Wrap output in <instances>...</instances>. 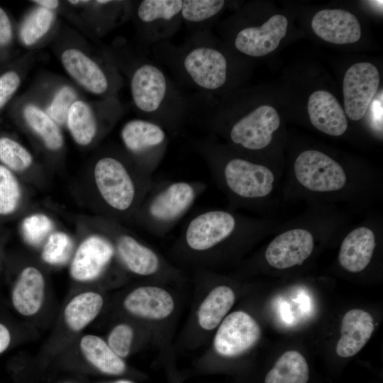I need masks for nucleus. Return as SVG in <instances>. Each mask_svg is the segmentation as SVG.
<instances>
[{
    "label": "nucleus",
    "mask_w": 383,
    "mask_h": 383,
    "mask_svg": "<svg viewBox=\"0 0 383 383\" xmlns=\"http://www.w3.org/2000/svg\"><path fill=\"white\" fill-rule=\"evenodd\" d=\"M374 329L372 316L367 311L355 309L346 312L340 326V337L335 352L342 357L357 354L370 340Z\"/></svg>",
    "instance_id": "24"
},
{
    "label": "nucleus",
    "mask_w": 383,
    "mask_h": 383,
    "mask_svg": "<svg viewBox=\"0 0 383 383\" xmlns=\"http://www.w3.org/2000/svg\"><path fill=\"white\" fill-rule=\"evenodd\" d=\"M73 243L70 237L62 231L51 233L44 245L42 258L50 265H62L70 258Z\"/></svg>",
    "instance_id": "37"
},
{
    "label": "nucleus",
    "mask_w": 383,
    "mask_h": 383,
    "mask_svg": "<svg viewBox=\"0 0 383 383\" xmlns=\"http://www.w3.org/2000/svg\"><path fill=\"white\" fill-rule=\"evenodd\" d=\"M158 60L166 65L179 82L210 95L227 81L225 55L211 43L209 30L196 32L179 46L154 45Z\"/></svg>",
    "instance_id": "2"
},
{
    "label": "nucleus",
    "mask_w": 383,
    "mask_h": 383,
    "mask_svg": "<svg viewBox=\"0 0 383 383\" xmlns=\"http://www.w3.org/2000/svg\"><path fill=\"white\" fill-rule=\"evenodd\" d=\"M280 119L271 106L262 105L240 118L231 128L230 139L235 145L249 150L267 147L272 133L279 128Z\"/></svg>",
    "instance_id": "16"
},
{
    "label": "nucleus",
    "mask_w": 383,
    "mask_h": 383,
    "mask_svg": "<svg viewBox=\"0 0 383 383\" xmlns=\"http://www.w3.org/2000/svg\"><path fill=\"white\" fill-rule=\"evenodd\" d=\"M120 136L125 150L138 162L139 170L152 177L169 143L167 131L150 120L133 118L123 124Z\"/></svg>",
    "instance_id": "7"
},
{
    "label": "nucleus",
    "mask_w": 383,
    "mask_h": 383,
    "mask_svg": "<svg viewBox=\"0 0 383 383\" xmlns=\"http://www.w3.org/2000/svg\"><path fill=\"white\" fill-rule=\"evenodd\" d=\"M114 383H133V382L128 380H118Z\"/></svg>",
    "instance_id": "44"
},
{
    "label": "nucleus",
    "mask_w": 383,
    "mask_h": 383,
    "mask_svg": "<svg viewBox=\"0 0 383 383\" xmlns=\"http://www.w3.org/2000/svg\"><path fill=\"white\" fill-rule=\"evenodd\" d=\"M182 0H143L133 3L132 17L137 36L144 45L164 43L182 22Z\"/></svg>",
    "instance_id": "8"
},
{
    "label": "nucleus",
    "mask_w": 383,
    "mask_h": 383,
    "mask_svg": "<svg viewBox=\"0 0 383 383\" xmlns=\"http://www.w3.org/2000/svg\"><path fill=\"white\" fill-rule=\"evenodd\" d=\"M370 118L372 124L378 130L382 128V91L379 93L375 99L372 100L370 106Z\"/></svg>",
    "instance_id": "41"
},
{
    "label": "nucleus",
    "mask_w": 383,
    "mask_h": 383,
    "mask_svg": "<svg viewBox=\"0 0 383 383\" xmlns=\"http://www.w3.org/2000/svg\"><path fill=\"white\" fill-rule=\"evenodd\" d=\"M308 113L313 126L328 135L339 136L347 130L346 115L338 101L328 91L313 92L308 101Z\"/></svg>",
    "instance_id": "23"
},
{
    "label": "nucleus",
    "mask_w": 383,
    "mask_h": 383,
    "mask_svg": "<svg viewBox=\"0 0 383 383\" xmlns=\"http://www.w3.org/2000/svg\"><path fill=\"white\" fill-rule=\"evenodd\" d=\"M133 1L112 0L65 1V14L83 30L101 37L132 17Z\"/></svg>",
    "instance_id": "9"
},
{
    "label": "nucleus",
    "mask_w": 383,
    "mask_h": 383,
    "mask_svg": "<svg viewBox=\"0 0 383 383\" xmlns=\"http://www.w3.org/2000/svg\"><path fill=\"white\" fill-rule=\"evenodd\" d=\"M115 252L113 244L106 237L91 235L79 245L71 263L70 273L77 281L97 278L111 262Z\"/></svg>",
    "instance_id": "19"
},
{
    "label": "nucleus",
    "mask_w": 383,
    "mask_h": 383,
    "mask_svg": "<svg viewBox=\"0 0 383 383\" xmlns=\"http://www.w3.org/2000/svg\"><path fill=\"white\" fill-rule=\"evenodd\" d=\"M33 4L40 6L47 9L52 10L57 12L60 15V12L63 6V1L59 0H35L30 1Z\"/></svg>",
    "instance_id": "42"
},
{
    "label": "nucleus",
    "mask_w": 383,
    "mask_h": 383,
    "mask_svg": "<svg viewBox=\"0 0 383 383\" xmlns=\"http://www.w3.org/2000/svg\"><path fill=\"white\" fill-rule=\"evenodd\" d=\"M297 180L306 188L314 192H331L342 189L346 182L343 167L321 151L302 152L294 162Z\"/></svg>",
    "instance_id": "11"
},
{
    "label": "nucleus",
    "mask_w": 383,
    "mask_h": 383,
    "mask_svg": "<svg viewBox=\"0 0 383 383\" xmlns=\"http://www.w3.org/2000/svg\"><path fill=\"white\" fill-rule=\"evenodd\" d=\"M152 185L142 201V214L145 227L155 233L170 231L189 211L205 187L202 183L187 181Z\"/></svg>",
    "instance_id": "5"
},
{
    "label": "nucleus",
    "mask_w": 383,
    "mask_h": 383,
    "mask_svg": "<svg viewBox=\"0 0 383 383\" xmlns=\"http://www.w3.org/2000/svg\"><path fill=\"white\" fill-rule=\"evenodd\" d=\"M12 171L0 164V215L13 213L21 199L20 184Z\"/></svg>",
    "instance_id": "36"
},
{
    "label": "nucleus",
    "mask_w": 383,
    "mask_h": 383,
    "mask_svg": "<svg viewBox=\"0 0 383 383\" xmlns=\"http://www.w3.org/2000/svg\"><path fill=\"white\" fill-rule=\"evenodd\" d=\"M313 32L325 41L334 44H348L358 41L361 26L353 13L343 9H323L311 21Z\"/></svg>",
    "instance_id": "22"
},
{
    "label": "nucleus",
    "mask_w": 383,
    "mask_h": 383,
    "mask_svg": "<svg viewBox=\"0 0 383 383\" xmlns=\"http://www.w3.org/2000/svg\"><path fill=\"white\" fill-rule=\"evenodd\" d=\"M114 248L123 265L134 274L151 276L160 268L157 254L129 234L119 235Z\"/></svg>",
    "instance_id": "26"
},
{
    "label": "nucleus",
    "mask_w": 383,
    "mask_h": 383,
    "mask_svg": "<svg viewBox=\"0 0 383 383\" xmlns=\"http://www.w3.org/2000/svg\"><path fill=\"white\" fill-rule=\"evenodd\" d=\"M174 306V300L166 290L152 286L138 287L124 300V306L130 313L152 320L167 317L172 313Z\"/></svg>",
    "instance_id": "25"
},
{
    "label": "nucleus",
    "mask_w": 383,
    "mask_h": 383,
    "mask_svg": "<svg viewBox=\"0 0 383 383\" xmlns=\"http://www.w3.org/2000/svg\"><path fill=\"white\" fill-rule=\"evenodd\" d=\"M9 115L21 123L50 152H60L65 145L62 127L59 126L26 91L7 108Z\"/></svg>",
    "instance_id": "10"
},
{
    "label": "nucleus",
    "mask_w": 383,
    "mask_h": 383,
    "mask_svg": "<svg viewBox=\"0 0 383 383\" xmlns=\"http://www.w3.org/2000/svg\"><path fill=\"white\" fill-rule=\"evenodd\" d=\"M52 228V220L43 213H33L26 216L21 226L24 240L33 246L40 245L50 235Z\"/></svg>",
    "instance_id": "38"
},
{
    "label": "nucleus",
    "mask_w": 383,
    "mask_h": 383,
    "mask_svg": "<svg viewBox=\"0 0 383 383\" xmlns=\"http://www.w3.org/2000/svg\"><path fill=\"white\" fill-rule=\"evenodd\" d=\"M58 16L55 11L33 4L16 22L17 43L30 52L52 43L61 27Z\"/></svg>",
    "instance_id": "18"
},
{
    "label": "nucleus",
    "mask_w": 383,
    "mask_h": 383,
    "mask_svg": "<svg viewBox=\"0 0 383 383\" xmlns=\"http://www.w3.org/2000/svg\"><path fill=\"white\" fill-rule=\"evenodd\" d=\"M33 163L31 152L21 143L8 135H0V164L13 172L29 169Z\"/></svg>",
    "instance_id": "34"
},
{
    "label": "nucleus",
    "mask_w": 383,
    "mask_h": 383,
    "mask_svg": "<svg viewBox=\"0 0 383 383\" xmlns=\"http://www.w3.org/2000/svg\"><path fill=\"white\" fill-rule=\"evenodd\" d=\"M94 179L102 201L118 213L135 209L152 185L151 177L137 179L125 162L114 155H104L96 161Z\"/></svg>",
    "instance_id": "4"
},
{
    "label": "nucleus",
    "mask_w": 383,
    "mask_h": 383,
    "mask_svg": "<svg viewBox=\"0 0 383 383\" xmlns=\"http://www.w3.org/2000/svg\"><path fill=\"white\" fill-rule=\"evenodd\" d=\"M225 4L223 0H184L181 10L182 21L201 28L220 13Z\"/></svg>",
    "instance_id": "35"
},
{
    "label": "nucleus",
    "mask_w": 383,
    "mask_h": 383,
    "mask_svg": "<svg viewBox=\"0 0 383 383\" xmlns=\"http://www.w3.org/2000/svg\"><path fill=\"white\" fill-rule=\"evenodd\" d=\"M223 176L227 187L245 199L267 196L273 188L274 175L265 166L235 157L226 162Z\"/></svg>",
    "instance_id": "15"
},
{
    "label": "nucleus",
    "mask_w": 383,
    "mask_h": 383,
    "mask_svg": "<svg viewBox=\"0 0 383 383\" xmlns=\"http://www.w3.org/2000/svg\"><path fill=\"white\" fill-rule=\"evenodd\" d=\"M235 227L236 220L231 213L208 210L191 218L184 230V240L192 250L208 251L229 238Z\"/></svg>",
    "instance_id": "13"
},
{
    "label": "nucleus",
    "mask_w": 383,
    "mask_h": 383,
    "mask_svg": "<svg viewBox=\"0 0 383 383\" xmlns=\"http://www.w3.org/2000/svg\"><path fill=\"white\" fill-rule=\"evenodd\" d=\"M44 285L43 277L38 269L25 268L12 292V303L16 311L24 316L37 313L43 303Z\"/></svg>",
    "instance_id": "28"
},
{
    "label": "nucleus",
    "mask_w": 383,
    "mask_h": 383,
    "mask_svg": "<svg viewBox=\"0 0 383 383\" xmlns=\"http://www.w3.org/2000/svg\"><path fill=\"white\" fill-rule=\"evenodd\" d=\"M80 348L86 359L101 372L121 374L126 370L123 360L101 338L87 335L80 341Z\"/></svg>",
    "instance_id": "30"
},
{
    "label": "nucleus",
    "mask_w": 383,
    "mask_h": 383,
    "mask_svg": "<svg viewBox=\"0 0 383 383\" xmlns=\"http://www.w3.org/2000/svg\"><path fill=\"white\" fill-rule=\"evenodd\" d=\"M123 107L118 97L76 101L70 107L65 127L74 143L82 147L92 145L104 128L115 123Z\"/></svg>",
    "instance_id": "6"
},
{
    "label": "nucleus",
    "mask_w": 383,
    "mask_h": 383,
    "mask_svg": "<svg viewBox=\"0 0 383 383\" xmlns=\"http://www.w3.org/2000/svg\"><path fill=\"white\" fill-rule=\"evenodd\" d=\"M103 306L101 296L95 292H84L74 296L65 309V320L68 327L79 331L99 314Z\"/></svg>",
    "instance_id": "33"
},
{
    "label": "nucleus",
    "mask_w": 383,
    "mask_h": 383,
    "mask_svg": "<svg viewBox=\"0 0 383 383\" xmlns=\"http://www.w3.org/2000/svg\"><path fill=\"white\" fill-rule=\"evenodd\" d=\"M133 338L132 328L126 324H119L110 333L108 345L120 357H126L130 353Z\"/></svg>",
    "instance_id": "40"
},
{
    "label": "nucleus",
    "mask_w": 383,
    "mask_h": 383,
    "mask_svg": "<svg viewBox=\"0 0 383 383\" xmlns=\"http://www.w3.org/2000/svg\"><path fill=\"white\" fill-rule=\"evenodd\" d=\"M11 336L9 330L0 323V353H3L10 343Z\"/></svg>",
    "instance_id": "43"
},
{
    "label": "nucleus",
    "mask_w": 383,
    "mask_h": 383,
    "mask_svg": "<svg viewBox=\"0 0 383 383\" xmlns=\"http://www.w3.org/2000/svg\"><path fill=\"white\" fill-rule=\"evenodd\" d=\"M235 301L233 289L226 285L213 288L201 302L198 311L200 326L206 331L216 328L223 320Z\"/></svg>",
    "instance_id": "29"
},
{
    "label": "nucleus",
    "mask_w": 383,
    "mask_h": 383,
    "mask_svg": "<svg viewBox=\"0 0 383 383\" xmlns=\"http://www.w3.org/2000/svg\"><path fill=\"white\" fill-rule=\"evenodd\" d=\"M379 84V73L369 62L356 63L346 71L343 79L345 113L353 121L361 119L376 94Z\"/></svg>",
    "instance_id": "14"
},
{
    "label": "nucleus",
    "mask_w": 383,
    "mask_h": 383,
    "mask_svg": "<svg viewBox=\"0 0 383 383\" xmlns=\"http://www.w3.org/2000/svg\"><path fill=\"white\" fill-rule=\"evenodd\" d=\"M52 43L65 72L81 90L100 99L118 97L123 77L102 51L67 27L61 26Z\"/></svg>",
    "instance_id": "3"
},
{
    "label": "nucleus",
    "mask_w": 383,
    "mask_h": 383,
    "mask_svg": "<svg viewBox=\"0 0 383 383\" xmlns=\"http://www.w3.org/2000/svg\"><path fill=\"white\" fill-rule=\"evenodd\" d=\"M101 51L127 77L133 104L142 118L167 131H177L188 118L189 100L160 67L122 41Z\"/></svg>",
    "instance_id": "1"
},
{
    "label": "nucleus",
    "mask_w": 383,
    "mask_h": 383,
    "mask_svg": "<svg viewBox=\"0 0 383 383\" xmlns=\"http://www.w3.org/2000/svg\"><path fill=\"white\" fill-rule=\"evenodd\" d=\"M30 52L0 68V114L15 99L34 58Z\"/></svg>",
    "instance_id": "32"
},
{
    "label": "nucleus",
    "mask_w": 383,
    "mask_h": 383,
    "mask_svg": "<svg viewBox=\"0 0 383 383\" xmlns=\"http://www.w3.org/2000/svg\"><path fill=\"white\" fill-rule=\"evenodd\" d=\"M261 331L252 317L244 311H234L222 321L213 340L216 351L225 357L239 355L260 339Z\"/></svg>",
    "instance_id": "17"
},
{
    "label": "nucleus",
    "mask_w": 383,
    "mask_h": 383,
    "mask_svg": "<svg viewBox=\"0 0 383 383\" xmlns=\"http://www.w3.org/2000/svg\"><path fill=\"white\" fill-rule=\"evenodd\" d=\"M309 369L304 357L296 350L284 353L267 374L265 383H307Z\"/></svg>",
    "instance_id": "31"
},
{
    "label": "nucleus",
    "mask_w": 383,
    "mask_h": 383,
    "mask_svg": "<svg viewBox=\"0 0 383 383\" xmlns=\"http://www.w3.org/2000/svg\"><path fill=\"white\" fill-rule=\"evenodd\" d=\"M27 91L62 128L71 106L84 98L82 90L70 79L49 74L39 77Z\"/></svg>",
    "instance_id": "12"
},
{
    "label": "nucleus",
    "mask_w": 383,
    "mask_h": 383,
    "mask_svg": "<svg viewBox=\"0 0 383 383\" xmlns=\"http://www.w3.org/2000/svg\"><path fill=\"white\" fill-rule=\"evenodd\" d=\"M313 249L312 234L304 229H292L277 236L265 251L267 262L276 269L301 265Z\"/></svg>",
    "instance_id": "21"
},
{
    "label": "nucleus",
    "mask_w": 383,
    "mask_h": 383,
    "mask_svg": "<svg viewBox=\"0 0 383 383\" xmlns=\"http://www.w3.org/2000/svg\"><path fill=\"white\" fill-rule=\"evenodd\" d=\"M375 248L374 234L370 228L359 227L343 240L338 260L340 265L350 272H359L370 263Z\"/></svg>",
    "instance_id": "27"
},
{
    "label": "nucleus",
    "mask_w": 383,
    "mask_h": 383,
    "mask_svg": "<svg viewBox=\"0 0 383 383\" xmlns=\"http://www.w3.org/2000/svg\"><path fill=\"white\" fill-rule=\"evenodd\" d=\"M16 40V22L0 6V68L12 61Z\"/></svg>",
    "instance_id": "39"
},
{
    "label": "nucleus",
    "mask_w": 383,
    "mask_h": 383,
    "mask_svg": "<svg viewBox=\"0 0 383 383\" xmlns=\"http://www.w3.org/2000/svg\"><path fill=\"white\" fill-rule=\"evenodd\" d=\"M287 18L280 14L270 17L260 26H248L239 30L234 40L235 48L252 57H262L274 51L285 36Z\"/></svg>",
    "instance_id": "20"
}]
</instances>
